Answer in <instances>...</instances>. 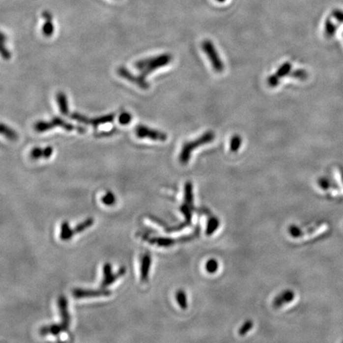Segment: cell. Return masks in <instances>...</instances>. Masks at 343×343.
<instances>
[{"label": "cell", "mask_w": 343, "mask_h": 343, "mask_svg": "<svg viewBox=\"0 0 343 343\" xmlns=\"http://www.w3.org/2000/svg\"><path fill=\"white\" fill-rule=\"evenodd\" d=\"M131 121V115L129 113H123L120 115L119 122L122 124H128Z\"/></svg>", "instance_id": "17"}, {"label": "cell", "mask_w": 343, "mask_h": 343, "mask_svg": "<svg viewBox=\"0 0 343 343\" xmlns=\"http://www.w3.org/2000/svg\"><path fill=\"white\" fill-rule=\"evenodd\" d=\"M242 139L239 135H235L232 137L230 140V151L237 152L242 145Z\"/></svg>", "instance_id": "13"}, {"label": "cell", "mask_w": 343, "mask_h": 343, "mask_svg": "<svg viewBox=\"0 0 343 343\" xmlns=\"http://www.w3.org/2000/svg\"><path fill=\"white\" fill-rule=\"evenodd\" d=\"M172 60V56L170 54H161L159 56L154 57L146 58L143 60H139L135 63L136 67L141 73V77L145 79L148 75L153 73L157 68H162L170 64Z\"/></svg>", "instance_id": "1"}, {"label": "cell", "mask_w": 343, "mask_h": 343, "mask_svg": "<svg viewBox=\"0 0 343 343\" xmlns=\"http://www.w3.org/2000/svg\"><path fill=\"white\" fill-rule=\"evenodd\" d=\"M42 15H43L45 19H46V23H45L43 26V33L47 36L51 35L53 32H54V25H53L52 23V15H51L50 12H48V11H44Z\"/></svg>", "instance_id": "9"}, {"label": "cell", "mask_w": 343, "mask_h": 343, "mask_svg": "<svg viewBox=\"0 0 343 343\" xmlns=\"http://www.w3.org/2000/svg\"><path fill=\"white\" fill-rule=\"evenodd\" d=\"M215 138V133L213 131H211V130H209V131H207V132H205L204 134L201 135L198 139L184 143L182 149L180 151V157H179L180 163L183 164V165H186L189 161V160H190L192 153H193L195 149H197L199 147L202 146V145L212 143Z\"/></svg>", "instance_id": "2"}, {"label": "cell", "mask_w": 343, "mask_h": 343, "mask_svg": "<svg viewBox=\"0 0 343 343\" xmlns=\"http://www.w3.org/2000/svg\"><path fill=\"white\" fill-rule=\"evenodd\" d=\"M205 266H206V270L207 271V273L214 274L219 269V263H218L217 260L211 258L207 260V262L206 263Z\"/></svg>", "instance_id": "14"}, {"label": "cell", "mask_w": 343, "mask_h": 343, "mask_svg": "<svg viewBox=\"0 0 343 343\" xmlns=\"http://www.w3.org/2000/svg\"><path fill=\"white\" fill-rule=\"evenodd\" d=\"M291 64L289 62L284 63L274 75H271L267 80V83L269 87H275L279 85L280 81L282 77L289 73L291 70Z\"/></svg>", "instance_id": "5"}, {"label": "cell", "mask_w": 343, "mask_h": 343, "mask_svg": "<svg viewBox=\"0 0 343 343\" xmlns=\"http://www.w3.org/2000/svg\"><path fill=\"white\" fill-rule=\"evenodd\" d=\"M118 73L122 77L126 78V80L131 81L133 83L136 84L138 86L142 87V88L147 89L149 87V84H148L145 79L143 78L141 76H139V77L133 76L132 73H130L128 70H126V68H120L119 70H118Z\"/></svg>", "instance_id": "6"}, {"label": "cell", "mask_w": 343, "mask_h": 343, "mask_svg": "<svg viewBox=\"0 0 343 343\" xmlns=\"http://www.w3.org/2000/svg\"><path fill=\"white\" fill-rule=\"evenodd\" d=\"M150 243L164 247H169L176 243V240L169 238H154L150 240Z\"/></svg>", "instance_id": "10"}, {"label": "cell", "mask_w": 343, "mask_h": 343, "mask_svg": "<svg viewBox=\"0 0 343 343\" xmlns=\"http://www.w3.org/2000/svg\"><path fill=\"white\" fill-rule=\"evenodd\" d=\"M292 77H295V78L300 79V80H304L306 78L307 73L306 72H304L303 70H297L295 71L292 74H291Z\"/></svg>", "instance_id": "19"}, {"label": "cell", "mask_w": 343, "mask_h": 343, "mask_svg": "<svg viewBox=\"0 0 343 343\" xmlns=\"http://www.w3.org/2000/svg\"><path fill=\"white\" fill-rule=\"evenodd\" d=\"M337 29V27L333 24L332 22L330 19H327V21L325 23V34L327 37H332L335 33Z\"/></svg>", "instance_id": "15"}, {"label": "cell", "mask_w": 343, "mask_h": 343, "mask_svg": "<svg viewBox=\"0 0 343 343\" xmlns=\"http://www.w3.org/2000/svg\"><path fill=\"white\" fill-rule=\"evenodd\" d=\"M254 327V322L251 320H247L243 323L242 327L238 330V334L241 336H244L247 333L250 332V330Z\"/></svg>", "instance_id": "16"}, {"label": "cell", "mask_w": 343, "mask_h": 343, "mask_svg": "<svg viewBox=\"0 0 343 343\" xmlns=\"http://www.w3.org/2000/svg\"><path fill=\"white\" fill-rule=\"evenodd\" d=\"M176 301L180 308L182 309H187L188 308V300H187V295L184 290H178L176 294Z\"/></svg>", "instance_id": "11"}, {"label": "cell", "mask_w": 343, "mask_h": 343, "mask_svg": "<svg viewBox=\"0 0 343 343\" xmlns=\"http://www.w3.org/2000/svg\"><path fill=\"white\" fill-rule=\"evenodd\" d=\"M151 265V256L149 254H145L142 260V268H141V279L142 281H147L149 277V269Z\"/></svg>", "instance_id": "7"}, {"label": "cell", "mask_w": 343, "mask_h": 343, "mask_svg": "<svg viewBox=\"0 0 343 343\" xmlns=\"http://www.w3.org/2000/svg\"><path fill=\"white\" fill-rule=\"evenodd\" d=\"M135 134L139 139H149L152 141H157V142H166L168 139L166 133L151 129L148 126H143V125L137 126L135 129Z\"/></svg>", "instance_id": "4"}, {"label": "cell", "mask_w": 343, "mask_h": 343, "mask_svg": "<svg viewBox=\"0 0 343 343\" xmlns=\"http://www.w3.org/2000/svg\"><path fill=\"white\" fill-rule=\"evenodd\" d=\"M202 49L211 61V66L215 73H221L225 69V65L222 60L217 50L215 49L213 42L210 40H205L202 42Z\"/></svg>", "instance_id": "3"}, {"label": "cell", "mask_w": 343, "mask_h": 343, "mask_svg": "<svg viewBox=\"0 0 343 343\" xmlns=\"http://www.w3.org/2000/svg\"><path fill=\"white\" fill-rule=\"evenodd\" d=\"M292 298H293V293H291V291H284V293L281 294L276 298L275 300L273 302V306L275 308H280L284 304L291 300Z\"/></svg>", "instance_id": "8"}, {"label": "cell", "mask_w": 343, "mask_h": 343, "mask_svg": "<svg viewBox=\"0 0 343 343\" xmlns=\"http://www.w3.org/2000/svg\"><path fill=\"white\" fill-rule=\"evenodd\" d=\"M216 1H217V2H226V1H227V0H216Z\"/></svg>", "instance_id": "20"}, {"label": "cell", "mask_w": 343, "mask_h": 343, "mask_svg": "<svg viewBox=\"0 0 343 343\" xmlns=\"http://www.w3.org/2000/svg\"><path fill=\"white\" fill-rule=\"evenodd\" d=\"M332 16L335 18L336 20L340 22V23H343V11H340V10H334L332 11Z\"/></svg>", "instance_id": "18"}, {"label": "cell", "mask_w": 343, "mask_h": 343, "mask_svg": "<svg viewBox=\"0 0 343 343\" xmlns=\"http://www.w3.org/2000/svg\"><path fill=\"white\" fill-rule=\"evenodd\" d=\"M219 227V220L217 218L211 217L207 223V230L206 234L207 236H211Z\"/></svg>", "instance_id": "12"}]
</instances>
